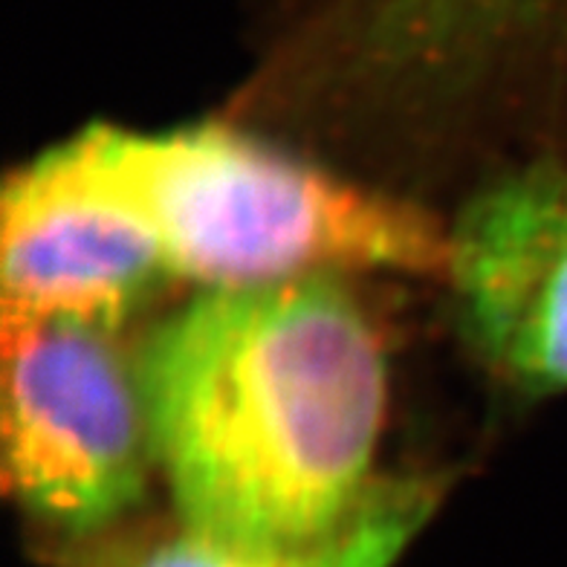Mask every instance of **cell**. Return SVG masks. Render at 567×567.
Returning a JSON list of instances; mask_svg holds the SVG:
<instances>
[{
  "instance_id": "5",
  "label": "cell",
  "mask_w": 567,
  "mask_h": 567,
  "mask_svg": "<svg viewBox=\"0 0 567 567\" xmlns=\"http://www.w3.org/2000/svg\"><path fill=\"white\" fill-rule=\"evenodd\" d=\"M172 269L120 212L12 174L3 192V324L70 319L122 328Z\"/></svg>"
},
{
  "instance_id": "1",
  "label": "cell",
  "mask_w": 567,
  "mask_h": 567,
  "mask_svg": "<svg viewBox=\"0 0 567 567\" xmlns=\"http://www.w3.org/2000/svg\"><path fill=\"white\" fill-rule=\"evenodd\" d=\"M140 377L157 470L188 527L313 542L380 481L385 348L342 276L203 290L145 339Z\"/></svg>"
},
{
  "instance_id": "4",
  "label": "cell",
  "mask_w": 567,
  "mask_h": 567,
  "mask_svg": "<svg viewBox=\"0 0 567 567\" xmlns=\"http://www.w3.org/2000/svg\"><path fill=\"white\" fill-rule=\"evenodd\" d=\"M443 276L472 351L527 394L567 391V163L493 179L449 231Z\"/></svg>"
},
{
  "instance_id": "6",
  "label": "cell",
  "mask_w": 567,
  "mask_h": 567,
  "mask_svg": "<svg viewBox=\"0 0 567 567\" xmlns=\"http://www.w3.org/2000/svg\"><path fill=\"white\" fill-rule=\"evenodd\" d=\"M434 478H380L337 530L299 545L240 542L188 527H113L53 542V567H394L441 504Z\"/></svg>"
},
{
  "instance_id": "3",
  "label": "cell",
  "mask_w": 567,
  "mask_h": 567,
  "mask_svg": "<svg viewBox=\"0 0 567 567\" xmlns=\"http://www.w3.org/2000/svg\"><path fill=\"white\" fill-rule=\"evenodd\" d=\"M120 328L3 324V484L53 542L127 524L157 470L140 353Z\"/></svg>"
},
{
  "instance_id": "2",
  "label": "cell",
  "mask_w": 567,
  "mask_h": 567,
  "mask_svg": "<svg viewBox=\"0 0 567 567\" xmlns=\"http://www.w3.org/2000/svg\"><path fill=\"white\" fill-rule=\"evenodd\" d=\"M18 177L120 212L174 278L217 287L344 272H446L449 235L409 203L226 125H90Z\"/></svg>"
}]
</instances>
